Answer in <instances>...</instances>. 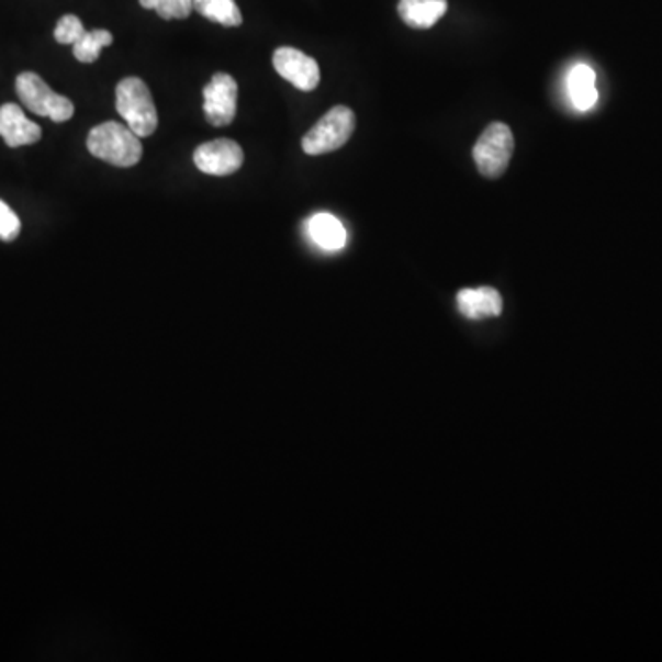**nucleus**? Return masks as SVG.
I'll return each instance as SVG.
<instances>
[{
	"label": "nucleus",
	"mask_w": 662,
	"mask_h": 662,
	"mask_svg": "<svg viewBox=\"0 0 662 662\" xmlns=\"http://www.w3.org/2000/svg\"><path fill=\"white\" fill-rule=\"evenodd\" d=\"M87 147L97 159L116 168H131L142 159L141 136L119 122L97 125L87 136Z\"/></svg>",
	"instance_id": "1"
},
{
	"label": "nucleus",
	"mask_w": 662,
	"mask_h": 662,
	"mask_svg": "<svg viewBox=\"0 0 662 662\" xmlns=\"http://www.w3.org/2000/svg\"><path fill=\"white\" fill-rule=\"evenodd\" d=\"M116 109L136 136H152L159 125L149 87L135 76L124 78L116 87Z\"/></svg>",
	"instance_id": "2"
},
{
	"label": "nucleus",
	"mask_w": 662,
	"mask_h": 662,
	"mask_svg": "<svg viewBox=\"0 0 662 662\" xmlns=\"http://www.w3.org/2000/svg\"><path fill=\"white\" fill-rule=\"evenodd\" d=\"M356 130V114L346 105H335L318 120L313 130L302 138V149L307 155H324L337 152L350 141Z\"/></svg>",
	"instance_id": "3"
},
{
	"label": "nucleus",
	"mask_w": 662,
	"mask_h": 662,
	"mask_svg": "<svg viewBox=\"0 0 662 662\" xmlns=\"http://www.w3.org/2000/svg\"><path fill=\"white\" fill-rule=\"evenodd\" d=\"M514 135L508 125L503 122H493L482 131L475 147H473V159L482 176L487 179H497L508 168L512 155H514Z\"/></svg>",
	"instance_id": "4"
},
{
	"label": "nucleus",
	"mask_w": 662,
	"mask_h": 662,
	"mask_svg": "<svg viewBox=\"0 0 662 662\" xmlns=\"http://www.w3.org/2000/svg\"><path fill=\"white\" fill-rule=\"evenodd\" d=\"M19 98L34 114L54 120L57 124L67 122L74 116V103L68 98L56 94L46 86L43 78L34 72L19 74L15 81Z\"/></svg>",
	"instance_id": "5"
},
{
	"label": "nucleus",
	"mask_w": 662,
	"mask_h": 662,
	"mask_svg": "<svg viewBox=\"0 0 662 662\" xmlns=\"http://www.w3.org/2000/svg\"><path fill=\"white\" fill-rule=\"evenodd\" d=\"M204 116L215 127H225L236 119L238 105V83L225 72L214 74L209 86L203 89Z\"/></svg>",
	"instance_id": "6"
},
{
	"label": "nucleus",
	"mask_w": 662,
	"mask_h": 662,
	"mask_svg": "<svg viewBox=\"0 0 662 662\" xmlns=\"http://www.w3.org/2000/svg\"><path fill=\"white\" fill-rule=\"evenodd\" d=\"M193 162L206 176H233L244 165V149L238 142L228 138L206 142L195 149Z\"/></svg>",
	"instance_id": "7"
},
{
	"label": "nucleus",
	"mask_w": 662,
	"mask_h": 662,
	"mask_svg": "<svg viewBox=\"0 0 662 662\" xmlns=\"http://www.w3.org/2000/svg\"><path fill=\"white\" fill-rule=\"evenodd\" d=\"M272 65L283 80L293 83L296 89L304 92L317 89L318 81H321V68H318V63L304 52L291 48V46H282L274 52Z\"/></svg>",
	"instance_id": "8"
},
{
	"label": "nucleus",
	"mask_w": 662,
	"mask_h": 662,
	"mask_svg": "<svg viewBox=\"0 0 662 662\" xmlns=\"http://www.w3.org/2000/svg\"><path fill=\"white\" fill-rule=\"evenodd\" d=\"M41 135H43V131L40 125L26 119V114L19 105L4 103L0 108V136L4 138L8 146H30V144L40 142Z\"/></svg>",
	"instance_id": "9"
},
{
	"label": "nucleus",
	"mask_w": 662,
	"mask_h": 662,
	"mask_svg": "<svg viewBox=\"0 0 662 662\" xmlns=\"http://www.w3.org/2000/svg\"><path fill=\"white\" fill-rule=\"evenodd\" d=\"M457 304L460 313L473 321L498 317L503 313V299L493 288L462 289L457 294Z\"/></svg>",
	"instance_id": "10"
},
{
	"label": "nucleus",
	"mask_w": 662,
	"mask_h": 662,
	"mask_svg": "<svg viewBox=\"0 0 662 662\" xmlns=\"http://www.w3.org/2000/svg\"><path fill=\"white\" fill-rule=\"evenodd\" d=\"M397 12L411 29L427 30L446 15L448 0H400Z\"/></svg>",
	"instance_id": "11"
},
{
	"label": "nucleus",
	"mask_w": 662,
	"mask_h": 662,
	"mask_svg": "<svg viewBox=\"0 0 662 662\" xmlns=\"http://www.w3.org/2000/svg\"><path fill=\"white\" fill-rule=\"evenodd\" d=\"M566 89L574 108L580 111H588L595 108L598 102V91H596V74L588 65H576L572 68L569 78H566Z\"/></svg>",
	"instance_id": "12"
},
{
	"label": "nucleus",
	"mask_w": 662,
	"mask_h": 662,
	"mask_svg": "<svg viewBox=\"0 0 662 662\" xmlns=\"http://www.w3.org/2000/svg\"><path fill=\"white\" fill-rule=\"evenodd\" d=\"M307 233L321 249L340 250L346 245V231L335 215L315 214L307 221Z\"/></svg>",
	"instance_id": "13"
},
{
	"label": "nucleus",
	"mask_w": 662,
	"mask_h": 662,
	"mask_svg": "<svg viewBox=\"0 0 662 662\" xmlns=\"http://www.w3.org/2000/svg\"><path fill=\"white\" fill-rule=\"evenodd\" d=\"M193 10L201 13L204 19L228 26V29L244 23L242 12L234 0H193Z\"/></svg>",
	"instance_id": "14"
},
{
	"label": "nucleus",
	"mask_w": 662,
	"mask_h": 662,
	"mask_svg": "<svg viewBox=\"0 0 662 662\" xmlns=\"http://www.w3.org/2000/svg\"><path fill=\"white\" fill-rule=\"evenodd\" d=\"M113 45V34L108 30H92L74 43V57L80 63H94L105 46Z\"/></svg>",
	"instance_id": "15"
},
{
	"label": "nucleus",
	"mask_w": 662,
	"mask_h": 662,
	"mask_svg": "<svg viewBox=\"0 0 662 662\" xmlns=\"http://www.w3.org/2000/svg\"><path fill=\"white\" fill-rule=\"evenodd\" d=\"M141 7L155 10L166 21L187 19L193 10V0H141Z\"/></svg>",
	"instance_id": "16"
},
{
	"label": "nucleus",
	"mask_w": 662,
	"mask_h": 662,
	"mask_svg": "<svg viewBox=\"0 0 662 662\" xmlns=\"http://www.w3.org/2000/svg\"><path fill=\"white\" fill-rule=\"evenodd\" d=\"M86 32L87 30L83 29V23H81L80 19L76 18V15H65L57 23L56 30H54V37L61 45H74Z\"/></svg>",
	"instance_id": "17"
},
{
	"label": "nucleus",
	"mask_w": 662,
	"mask_h": 662,
	"mask_svg": "<svg viewBox=\"0 0 662 662\" xmlns=\"http://www.w3.org/2000/svg\"><path fill=\"white\" fill-rule=\"evenodd\" d=\"M19 233H21V221L18 214L4 201H0V239L13 242Z\"/></svg>",
	"instance_id": "18"
}]
</instances>
